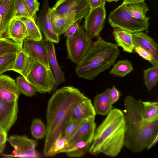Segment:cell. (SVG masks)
<instances>
[{"label": "cell", "mask_w": 158, "mask_h": 158, "mask_svg": "<svg viewBox=\"0 0 158 158\" xmlns=\"http://www.w3.org/2000/svg\"><path fill=\"white\" fill-rule=\"evenodd\" d=\"M120 96V92L114 86L110 89L109 92V98L111 104L113 105L119 99Z\"/></svg>", "instance_id": "60d3db41"}, {"label": "cell", "mask_w": 158, "mask_h": 158, "mask_svg": "<svg viewBox=\"0 0 158 158\" xmlns=\"http://www.w3.org/2000/svg\"><path fill=\"white\" fill-rule=\"evenodd\" d=\"M68 141L63 136L59 139L55 143L54 152L55 155L59 153H63L64 150L67 148Z\"/></svg>", "instance_id": "ab89813d"}, {"label": "cell", "mask_w": 158, "mask_h": 158, "mask_svg": "<svg viewBox=\"0 0 158 158\" xmlns=\"http://www.w3.org/2000/svg\"><path fill=\"white\" fill-rule=\"evenodd\" d=\"M105 4L91 10L85 18L84 27L90 39L99 37L103 29L106 17Z\"/></svg>", "instance_id": "30bf717a"}, {"label": "cell", "mask_w": 158, "mask_h": 158, "mask_svg": "<svg viewBox=\"0 0 158 158\" xmlns=\"http://www.w3.org/2000/svg\"><path fill=\"white\" fill-rule=\"evenodd\" d=\"M90 10L105 4L106 0H88Z\"/></svg>", "instance_id": "7bdbcfd3"}, {"label": "cell", "mask_w": 158, "mask_h": 158, "mask_svg": "<svg viewBox=\"0 0 158 158\" xmlns=\"http://www.w3.org/2000/svg\"><path fill=\"white\" fill-rule=\"evenodd\" d=\"M5 147V144L0 145V154L4 151Z\"/></svg>", "instance_id": "bcb514c9"}, {"label": "cell", "mask_w": 158, "mask_h": 158, "mask_svg": "<svg viewBox=\"0 0 158 158\" xmlns=\"http://www.w3.org/2000/svg\"><path fill=\"white\" fill-rule=\"evenodd\" d=\"M22 49L18 44L13 40L0 38V56L10 53H18Z\"/></svg>", "instance_id": "f1b7e54d"}, {"label": "cell", "mask_w": 158, "mask_h": 158, "mask_svg": "<svg viewBox=\"0 0 158 158\" xmlns=\"http://www.w3.org/2000/svg\"><path fill=\"white\" fill-rule=\"evenodd\" d=\"M32 18L35 22L36 13L39 10L40 3L37 0H24Z\"/></svg>", "instance_id": "74e56055"}, {"label": "cell", "mask_w": 158, "mask_h": 158, "mask_svg": "<svg viewBox=\"0 0 158 158\" xmlns=\"http://www.w3.org/2000/svg\"><path fill=\"white\" fill-rule=\"evenodd\" d=\"M17 53H10L0 56V75L4 72L11 71Z\"/></svg>", "instance_id": "e575fe53"}, {"label": "cell", "mask_w": 158, "mask_h": 158, "mask_svg": "<svg viewBox=\"0 0 158 158\" xmlns=\"http://www.w3.org/2000/svg\"><path fill=\"white\" fill-rule=\"evenodd\" d=\"M158 141V130L155 132L149 139L146 148L147 150H149L154 146Z\"/></svg>", "instance_id": "b9f144b4"}, {"label": "cell", "mask_w": 158, "mask_h": 158, "mask_svg": "<svg viewBox=\"0 0 158 158\" xmlns=\"http://www.w3.org/2000/svg\"><path fill=\"white\" fill-rule=\"evenodd\" d=\"M113 34L118 46L129 53L133 52L135 46L132 33L118 28H114Z\"/></svg>", "instance_id": "603a6c76"}, {"label": "cell", "mask_w": 158, "mask_h": 158, "mask_svg": "<svg viewBox=\"0 0 158 158\" xmlns=\"http://www.w3.org/2000/svg\"><path fill=\"white\" fill-rule=\"evenodd\" d=\"M110 89L108 88L104 92L96 95L93 105L96 114L102 116L107 115L113 109L109 98Z\"/></svg>", "instance_id": "cb8c5ba5"}, {"label": "cell", "mask_w": 158, "mask_h": 158, "mask_svg": "<svg viewBox=\"0 0 158 158\" xmlns=\"http://www.w3.org/2000/svg\"><path fill=\"white\" fill-rule=\"evenodd\" d=\"M16 83L20 92L28 97L35 94L36 91L22 76H19L16 78Z\"/></svg>", "instance_id": "836d02e7"}, {"label": "cell", "mask_w": 158, "mask_h": 158, "mask_svg": "<svg viewBox=\"0 0 158 158\" xmlns=\"http://www.w3.org/2000/svg\"><path fill=\"white\" fill-rule=\"evenodd\" d=\"M91 144L86 141H79L66 149L64 153L70 157H82L89 151Z\"/></svg>", "instance_id": "484cf974"}, {"label": "cell", "mask_w": 158, "mask_h": 158, "mask_svg": "<svg viewBox=\"0 0 158 158\" xmlns=\"http://www.w3.org/2000/svg\"><path fill=\"white\" fill-rule=\"evenodd\" d=\"M96 114L91 100L87 97L77 105L71 118L84 120H95Z\"/></svg>", "instance_id": "ac0fdd59"}, {"label": "cell", "mask_w": 158, "mask_h": 158, "mask_svg": "<svg viewBox=\"0 0 158 158\" xmlns=\"http://www.w3.org/2000/svg\"><path fill=\"white\" fill-rule=\"evenodd\" d=\"M25 18L33 19L24 0H17L15 8L14 18Z\"/></svg>", "instance_id": "d590c367"}, {"label": "cell", "mask_w": 158, "mask_h": 158, "mask_svg": "<svg viewBox=\"0 0 158 158\" xmlns=\"http://www.w3.org/2000/svg\"><path fill=\"white\" fill-rule=\"evenodd\" d=\"M87 97L77 88L70 86L61 88L51 96L46 109L44 156H55V144L63 136L64 128L74 108L77 104Z\"/></svg>", "instance_id": "6da1fadb"}, {"label": "cell", "mask_w": 158, "mask_h": 158, "mask_svg": "<svg viewBox=\"0 0 158 158\" xmlns=\"http://www.w3.org/2000/svg\"><path fill=\"white\" fill-rule=\"evenodd\" d=\"M20 92L16 81L9 76L0 75V99L6 102L18 100Z\"/></svg>", "instance_id": "9a60e30c"}, {"label": "cell", "mask_w": 158, "mask_h": 158, "mask_svg": "<svg viewBox=\"0 0 158 158\" xmlns=\"http://www.w3.org/2000/svg\"><path fill=\"white\" fill-rule=\"evenodd\" d=\"M86 121L70 118L64 128L63 136L68 141Z\"/></svg>", "instance_id": "4dcf8cb0"}, {"label": "cell", "mask_w": 158, "mask_h": 158, "mask_svg": "<svg viewBox=\"0 0 158 158\" xmlns=\"http://www.w3.org/2000/svg\"><path fill=\"white\" fill-rule=\"evenodd\" d=\"M116 44L107 42L102 37L92 43L90 48L75 67L77 76L92 80L113 65L119 55Z\"/></svg>", "instance_id": "277c9868"}, {"label": "cell", "mask_w": 158, "mask_h": 158, "mask_svg": "<svg viewBox=\"0 0 158 158\" xmlns=\"http://www.w3.org/2000/svg\"><path fill=\"white\" fill-rule=\"evenodd\" d=\"M150 18L147 17L142 19L135 18L121 4L110 13L108 22L114 28H118L134 33L147 30Z\"/></svg>", "instance_id": "5b68a950"}, {"label": "cell", "mask_w": 158, "mask_h": 158, "mask_svg": "<svg viewBox=\"0 0 158 158\" xmlns=\"http://www.w3.org/2000/svg\"><path fill=\"white\" fill-rule=\"evenodd\" d=\"M120 0H106V1L108 2H111L113 1L117 2Z\"/></svg>", "instance_id": "7dc6e473"}, {"label": "cell", "mask_w": 158, "mask_h": 158, "mask_svg": "<svg viewBox=\"0 0 158 158\" xmlns=\"http://www.w3.org/2000/svg\"><path fill=\"white\" fill-rule=\"evenodd\" d=\"M90 10L88 0H59L51 8V12L59 16L75 12L85 18Z\"/></svg>", "instance_id": "9c48e42d"}, {"label": "cell", "mask_w": 158, "mask_h": 158, "mask_svg": "<svg viewBox=\"0 0 158 158\" xmlns=\"http://www.w3.org/2000/svg\"><path fill=\"white\" fill-rule=\"evenodd\" d=\"M48 49L50 65L53 71L55 80V84L52 91L53 92L60 84L64 83L65 79L64 72L57 62L54 43H48Z\"/></svg>", "instance_id": "44dd1931"}, {"label": "cell", "mask_w": 158, "mask_h": 158, "mask_svg": "<svg viewBox=\"0 0 158 158\" xmlns=\"http://www.w3.org/2000/svg\"><path fill=\"white\" fill-rule=\"evenodd\" d=\"M34 60L22 49L17 53L11 70L18 73L26 79Z\"/></svg>", "instance_id": "7402d4cb"}, {"label": "cell", "mask_w": 158, "mask_h": 158, "mask_svg": "<svg viewBox=\"0 0 158 158\" xmlns=\"http://www.w3.org/2000/svg\"><path fill=\"white\" fill-rule=\"evenodd\" d=\"M8 139L7 133L4 131H0V145L5 144Z\"/></svg>", "instance_id": "ee69618b"}, {"label": "cell", "mask_w": 158, "mask_h": 158, "mask_svg": "<svg viewBox=\"0 0 158 158\" xmlns=\"http://www.w3.org/2000/svg\"><path fill=\"white\" fill-rule=\"evenodd\" d=\"M18 100L6 102L0 99V131L7 133L17 119Z\"/></svg>", "instance_id": "4fadbf2b"}, {"label": "cell", "mask_w": 158, "mask_h": 158, "mask_svg": "<svg viewBox=\"0 0 158 158\" xmlns=\"http://www.w3.org/2000/svg\"><path fill=\"white\" fill-rule=\"evenodd\" d=\"M7 141L13 147L14 150L10 154L3 155L4 157L38 158L40 157V155L35 149L37 144L35 140L29 139L26 135H15L10 136Z\"/></svg>", "instance_id": "ba28073f"}, {"label": "cell", "mask_w": 158, "mask_h": 158, "mask_svg": "<svg viewBox=\"0 0 158 158\" xmlns=\"http://www.w3.org/2000/svg\"><path fill=\"white\" fill-rule=\"evenodd\" d=\"M51 20L54 30L60 37L77 21L83 18L75 12L59 16L51 11Z\"/></svg>", "instance_id": "2e32d148"}, {"label": "cell", "mask_w": 158, "mask_h": 158, "mask_svg": "<svg viewBox=\"0 0 158 158\" xmlns=\"http://www.w3.org/2000/svg\"><path fill=\"white\" fill-rule=\"evenodd\" d=\"M124 105L126 122L124 146L134 153L141 152L158 130V117L150 120L144 119L142 100L132 96L126 97Z\"/></svg>", "instance_id": "7a4b0ae2"}, {"label": "cell", "mask_w": 158, "mask_h": 158, "mask_svg": "<svg viewBox=\"0 0 158 158\" xmlns=\"http://www.w3.org/2000/svg\"><path fill=\"white\" fill-rule=\"evenodd\" d=\"M20 19L24 22L26 27L27 31L26 39L36 41L42 39L41 31L34 20L25 18Z\"/></svg>", "instance_id": "4316f807"}, {"label": "cell", "mask_w": 158, "mask_h": 158, "mask_svg": "<svg viewBox=\"0 0 158 158\" xmlns=\"http://www.w3.org/2000/svg\"><path fill=\"white\" fill-rule=\"evenodd\" d=\"M16 1L0 0V38L9 39L8 29L14 17Z\"/></svg>", "instance_id": "5bb4252c"}, {"label": "cell", "mask_w": 158, "mask_h": 158, "mask_svg": "<svg viewBox=\"0 0 158 158\" xmlns=\"http://www.w3.org/2000/svg\"><path fill=\"white\" fill-rule=\"evenodd\" d=\"M145 84L151 90L156 85L158 80V65L153 66L144 71Z\"/></svg>", "instance_id": "f546056e"}, {"label": "cell", "mask_w": 158, "mask_h": 158, "mask_svg": "<svg viewBox=\"0 0 158 158\" xmlns=\"http://www.w3.org/2000/svg\"><path fill=\"white\" fill-rule=\"evenodd\" d=\"M81 27L78 33L71 38H67L66 41L68 58L77 64L88 52L92 43L91 39L87 36L84 26Z\"/></svg>", "instance_id": "52a82bcc"}, {"label": "cell", "mask_w": 158, "mask_h": 158, "mask_svg": "<svg viewBox=\"0 0 158 158\" xmlns=\"http://www.w3.org/2000/svg\"><path fill=\"white\" fill-rule=\"evenodd\" d=\"M51 11V8L49 6L48 0H45L37 17L36 24L48 41L58 43L59 42L60 38L55 33L52 25Z\"/></svg>", "instance_id": "7c38bea8"}, {"label": "cell", "mask_w": 158, "mask_h": 158, "mask_svg": "<svg viewBox=\"0 0 158 158\" xmlns=\"http://www.w3.org/2000/svg\"><path fill=\"white\" fill-rule=\"evenodd\" d=\"M133 70L131 63L128 60L118 61L114 65L110 72L111 75L120 77H124Z\"/></svg>", "instance_id": "83f0119b"}, {"label": "cell", "mask_w": 158, "mask_h": 158, "mask_svg": "<svg viewBox=\"0 0 158 158\" xmlns=\"http://www.w3.org/2000/svg\"><path fill=\"white\" fill-rule=\"evenodd\" d=\"M126 126L124 113L119 109H112L96 129L89 153L112 157L117 156L124 146Z\"/></svg>", "instance_id": "3957f363"}, {"label": "cell", "mask_w": 158, "mask_h": 158, "mask_svg": "<svg viewBox=\"0 0 158 158\" xmlns=\"http://www.w3.org/2000/svg\"><path fill=\"white\" fill-rule=\"evenodd\" d=\"M135 47L139 46L149 52L158 61V46L153 39L142 31L132 33Z\"/></svg>", "instance_id": "d6986e66"}, {"label": "cell", "mask_w": 158, "mask_h": 158, "mask_svg": "<svg viewBox=\"0 0 158 158\" xmlns=\"http://www.w3.org/2000/svg\"><path fill=\"white\" fill-rule=\"evenodd\" d=\"M82 19H78L71 25L65 31L64 34L67 38H71L79 33L81 27L80 23Z\"/></svg>", "instance_id": "f35d334b"}, {"label": "cell", "mask_w": 158, "mask_h": 158, "mask_svg": "<svg viewBox=\"0 0 158 158\" xmlns=\"http://www.w3.org/2000/svg\"><path fill=\"white\" fill-rule=\"evenodd\" d=\"M96 129V124L95 120L86 121L73 137L68 141L67 147L63 153H64L65 150L69 147L79 141L85 140L91 144Z\"/></svg>", "instance_id": "e0dca14e"}, {"label": "cell", "mask_w": 158, "mask_h": 158, "mask_svg": "<svg viewBox=\"0 0 158 158\" xmlns=\"http://www.w3.org/2000/svg\"><path fill=\"white\" fill-rule=\"evenodd\" d=\"M26 80L40 93L52 91L55 84L54 75L51 69L34 60Z\"/></svg>", "instance_id": "8992f818"}, {"label": "cell", "mask_w": 158, "mask_h": 158, "mask_svg": "<svg viewBox=\"0 0 158 158\" xmlns=\"http://www.w3.org/2000/svg\"><path fill=\"white\" fill-rule=\"evenodd\" d=\"M31 130L32 135L36 139H41L45 137L46 126L40 119L35 118L33 120Z\"/></svg>", "instance_id": "d6a6232c"}, {"label": "cell", "mask_w": 158, "mask_h": 158, "mask_svg": "<svg viewBox=\"0 0 158 158\" xmlns=\"http://www.w3.org/2000/svg\"><path fill=\"white\" fill-rule=\"evenodd\" d=\"M134 50L140 56L148 61L153 66L158 65V61L156 60L151 54L141 47L135 46Z\"/></svg>", "instance_id": "8d00e7d4"}, {"label": "cell", "mask_w": 158, "mask_h": 158, "mask_svg": "<svg viewBox=\"0 0 158 158\" xmlns=\"http://www.w3.org/2000/svg\"><path fill=\"white\" fill-rule=\"evenodd\" d=\"M48 45V41L45 39L36 41L26 38L23 42L22 50L30 57L50 69Z\"/></svg>", "instance_id": "8fae6325"}, {"label": "cell", "mask_w": 158, "mask_h": 158, "mask_svg": "<svg viewBox=\"0 0 158 158\" xmlns=\"http://www.w3.org/2000/svg\"><path fill=\"white\" fill-rule=\"evenodd\" d=\"M122 5L131 16L138 19H142L145 18L146 13L148 10V8L144 1Z\"/></svg>", "instance_id": "d4e9b609"}, {"label": "cell", "mask_w": 158, "mask_h": 158, "mask_svg": "<svg viewBox=\"0 0 158 158\" xmlns=\"http://www.w3.org/2000/svg\"><path fill=\"white\" fill-rule=\"evenodd\" d=\"M145 0H123L122 4L126 5L131 3H139L144 1Z\"/></svg>", "instance_id": "f6af8a7d"}, {"label": "cell", "mask_w": 158, "mask_h": 158, "mask_svg": "<svg viewBox=\"0 0 158 158\" xmlns=\"http://www.w3.org/2000/svg\"><path fill=\"white\" fill-rule=\"evenodd\" d=\"M9 39L23 48V43L27 36V31L24 22L19 18L11 21L8 29Z\"/></svg>", "instance_id": "ffe728a7"}, {"label": "cell", "mask_w": 158, "mask_h": 158, "mask_svg": "<svg viewBox=\"0 0 158 158\" xmlns=\"http://www.w3.org/2000/svg\"><path fill=\"white\" fill-rule=\"evenodd\" d=\"M142 113L144 119L150 120L158 117V102L142 101Z\"/></svg>", "instance_id": "1f68e13d"}]
</instances>
